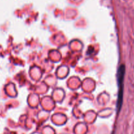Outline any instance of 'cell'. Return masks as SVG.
<instances>
[{"instance_id":"1","label":"cell","mask_w":134,"mask_h":134,"mask_svg":"<svg viewBox=\"0 0 134 134\" xmlns=\"http://www.w3.org/2000/svg\"><path fill=\"white\" fill-rule=\"evenodd\" d=\"M124 64H121L118 71V94L117 99V110L119 112L122 108L123 102V90H124V79L125 75Z\"/></svg>"}]
</instances>
